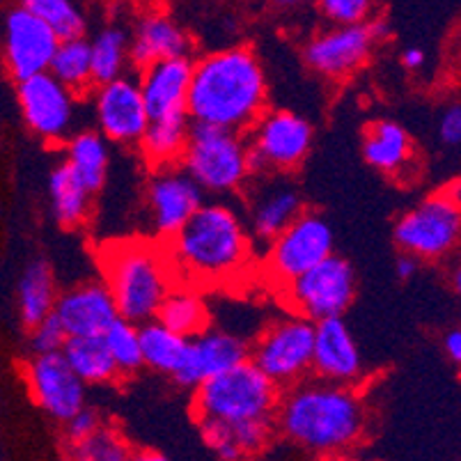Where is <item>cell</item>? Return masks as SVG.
<instances>
[{"instance_id": "cell-1", "label": "cell", "mask_w": 461, "mask_h": 461, "mask_svg": "<svg viewBox=\"0 0 461 461\" xmlns=\"http://www.w3.org/2000/svg\"><path fill=\"white\" fill-rule=\"evenodd\" d=\"M269 102L262 60L249 46H228L193 60L186 115L191 124L244 133Z\"/></svg>"}, {"instance_id": "cell-2", "label": "cell", "mask_w": 461, "mask_h": 461, "mask_svg": "<svg viewBox=\"0 0 461 461\" xmlns=\"http://www.w3.org/2000/svg\"><path fill=\"white\" fill-rule=\"evenodd\" d=\"M274 425L287 441L305 452L335 459L363 441L367 409L351 385L305 376L287 385V393L280 395Z\"/></svg>"}, {"instance_id": "cell-3", "label": "cell", "mask_w": 461, "mask_h": 461, "mask_svg": "<svg viewBox=\"0 0 461 461\" xmlns=\"http://www.w3.org/2000/svg\"><path fill=\"white\" fill-rule=\"evenodd\" d=\"M175 280L193 287L225 285L244 276L253 258V234L225 203H203L175 237L163 241Z\"/></svg>"}, {"instance_id": "cell-4", "label": "cell", "mask_w": 461, "mask_h": 461, "mask_svg": "<svg viewBox=\"0 0 461 461\" xmlns=\"http://www.w3.org/2000/svg\"><path fill=\"white\" fill-rule=\"evenodd\" d=\"M102 264L104 283L115 301L117 314L131 324L154 320L167 292L175 287L166 249L142 239L106 249Z\"/></svg>"}, {"instance_id": "cell-5", "label": "cell", "mask_w": 461, "mask_h": 461, "mask_svg": "<svg viewBox=\"0 0 461 461\" xmlns=\"http://www.w3.org/2000/svg\"><path fill=\"white\" fill-rule=\"evenodd\" d=\"M278 400V385L249 358L195 385L193 411L198 422L239 425L249 420H274Z\"/></svg>"}, {"instance_id": "cell-6", "label": "cell", "mask_w": 461, "mask_h": 461, "mask_svg": "<svg viewBox=\"0 0 461 461\" xmlns=\"http://www.w3.org/2000/svg\"><path fill=\"white\" fill-rule=\"evenodd\" d=\"M179 167L203 188V193L228 195L244 188L253 177L249 140L230 129L191 124Z\"/></svg>"}, {"instance_id": "cell-7", "label": "cell", "mask_w": 461, "mask_h": 461, "mask_svg": "<svg viewBox=\"0 0 461 461\" xmlns=\"http://www.w3.org/2000/svg\"><path fill=\"white\" fill-rule=\"evenodd\" d=\"M461 237L459 184L431 193L395 223V244L402 253L422 262L443 259L456 249Z\"/></svg>"}, {"instance_id": "cell-8", "label": "cell", "mask_w": 461, "mask_h": 461, "mask_svg": "<svg viewBox=\"0 0 461 461\" xmlns=\"http://www.w3.org/2000/svg\"><path fill=\"white\" fill-rule=\"evenodd\" d=\"M249 154L253 175L292 173L312 148V127L294 111H264L249 129Z\"/></svg>"}, {"instance_id": "cell-9", "label": "cell", "mask_w": 461, "mask_h": 461, "mask_svg": "<svg viewBox=\"0 0 461 461\" xmlns=\"http://www.w3.org/2000/svg\"><path fill=\"white\" fill-rule=\"evenodd\" d=\"M314 321L301 314H285L271 321L250 345V360L278 388L305 379L312 366Z\"/></svg>"}, {"instance_id": "cell-10", "label": "cell", "mask_w": 461, "mask_h": 461, "mask_svg": "<svg viewBox=\"0 0 461 461\" xmlns=\"http://www.w3.org/2000/svg\"><path fill=\"white\" fill-rule=\"evenodd\" d=\"M283 289L287 308L305 320L321 321L342 317L356 299L354 267L333 253Z\"/></svg>"}, {"instance_id": "cell-11", "label": "cell", "mask_w": 461, "mask_h": 461, "mask_svg": "<svg viewBox=\"0 0 461 461\" xmlns=\"http://www.w3.org/2000/svg\"><path fill=\"white\" fill-rule=\"evenodd\" d=\"M269 244V253L264 258L267 276L271 283L285 287L312 269L314 264L333 255V230L324 216L303 212Z\"/></svg>"}, {"instance_id": "cell-12", "label": "cell", "mask_w": 461, "mask_h": 461, "mask_svg": "<svg viewBox=\"0 0 461 461\" xmlns=\"http://www.w3.org/2000/svg\"><path fill=\"white\" fill-rule=\"evenodd\" d=\"M16 83V102L28 129L44 142H65L77 124L78 95L49 71Z\"/></svg>"}, {"instance_id": "cell-13", "label": "cell", "mask_w": 461, "mask_h": 461, "mask_svg": "<svg viewBox=\"0 0 461 461\" xmlns=\"http://www.w3.org/2000/svg\"><path fill=\"white\" fill-rule=\"evenodd\" d=\"M92 106H95L96 131L108 142L138 148L149 124V115L136 78L124 74L120 78L95 86Z\"/></svg>"}, {"instance_id": "cell-14", "label": "cell", "mask_w": 461, "mask_h": 461, "mask_svg": "<svg viewBox=\"0 0 461 461\" xmlns=\"http://www.w3.org/2000/svg\"><path fill=\"white\" fill-rule=\"evenodd\" d=\"M375 44L376 37L370 21L354 26H330L329 31L317 32L305 44L303 58L314 74L329 81H342L366 67Z\"/></svg>"}, {"instance_id": "cell-15", "label": "cell", "mask_w": 461, "mask_h": 461, "mask_svg": "<svg viewBox=\"0 0 461 461\" xmlns=\"http://www.w3.org/2000/svg\"><path fill=\"white\" fill-rule=\"evenodd\" d=\"M149 225L161 241L182 230L204 203V193L179 166L157 167L145 191Z\"/></svg>"}, {"instance_id": "cell-16", "label": "cell", "mask_w": 461, "mask_h": 461, "mask_svg": "<svg viewBox=\"0 0 461 461\" xmlns=\"http://www.w3.org/2000/svg\"><path fill=\"white\" fill-rule=\"evenodd\" d=\"M60 37L21 3L5 21V62L14 81L49 71Z\"/></svg>"}, {"instance_id": "cell-17", "label": "cell", "mask_w": 461, "mask_h": 461, "mask_svg": "<svg viewBox=\"0 0 461 461\" xmlns=\"http://www.w3.org/2000/svg\"><path fill=\"white\" fill-rule=\"evenodd\" d=\"M26 384L32 400L53 420H69L86 406V384L74 375L60 351L35 354L26 367Z\"/></svg>"}, {"instance_id": "cell-18", "label": "cell", "mask_w": 461, "mask_h": 461, "mask_svg": "<svg viewBox=\"0 0 461 461\" xmlns=\"http://www.w3.org/2000/svg\"><path fill=\"white\" fill-rule=\"evenodd\" d=\"M310 372L321 381L351 388L366 379V360L360 354L358 339L342 317L314 321Z\"/></svg>"}, {"instance_id": "cell-19", "label": "cell", "mask_w": 461, "mask_h": 461, "mask_svg": "<svg viewBox=\"0 0 461 461\" xmlns=\"http://www.w3.org/2000/svg\"><path fill=\"white\" fill-rule=\"evenodd\" d=\"M250 358V342L244 335L228 329L207 326L203 333L188 339L184 363L175 372L173 379L184 388H195L203 381L230 370V367Z\"/></svg>"}, {"instance_id": "cell-20", "label": "cell", "mask_w": 461, "mask_h": 461, "mask_svg": "<svg viewBox=\"0 0 461 461\" xmlns=\"http://www.w3.org/2000/svg\"><path fill=\"white\" fill-rule=\"evenodd\" d=\"M53 317L60 321L67 338L102 335L120 317L104 280H87L58 294Z\"/></svg>"}, {"instance_id": "cell-21", "label": "cell", "mask_w": 461, "mask_h": 461, "mask_svg": "<svg viewBox=\"0 0 461 461\" xmlns=\"http://www.w3.org/2000/svg\"><path fill=\"white\" fill-rule=\"evenodd\" d=\"M191 74V56L166 58V60H157L152 65L140 67V78H136V81L138 87H140L149 120L186 115Z\"/></svg>"}, {"instance_id": "cell-22", "label": "cell", "mask_w": 461, "mask_h": 461, "mask_svg": "<svg viewBox=\"0 0 461 461\" xmlns=\"http://www.w3.org/2000/svg\"><path fill=\"white\" fill-rule=\"evenodd\" d=\"M191 41L184 28L163 12H149L136 23L129 37V60L136 67L152 65L166 58L188 56Z\"/></svg>"}, {"instance_id": "cell-23", "label": "cell", "mask_w": 461, "mask_h": 461, "mask_svg": "<svg viewBox=\"0 0 461 461\" xmlns=\"http://www.w3.org/2000/svg\"><path fill=\"white\" fill-rule=\"evenodd\" d=\"M301 213H303V198L292 184H269L255 195L250 204V234L258 241H271Z\"/></svg>"}, {"instance_id": "cell-24", "label": "cell", "mask_w": 461, "mask_h": 461, "mask_svg": "<svg viewBox=\"0 0 461 461\" xmlns=\"http://www.w3.org/2000/svg\"><path fill=\"white\" fill-rule=\"evenodd\" d=\"M363 157L385 175H400L413 161V140L395 120H376L363 136Z\"/></svg>"}, {"instance_id": "cell-25", "label": "cell", "mask_w": 461, "mask_h": 461, "mask_svg": "<svg viewBox=\"0 0 461 461\" xmlns=\"http://www.w3.org/2000/svg\"><path fill=\"white\" fill-rule=\"evenodd\" d=\"M65 163L95 195L104 188L111 166L108 140L96 129H83L65 140Z\"/></svg>"}, {"instance_id": "cell-26", "label": "cell", "mask_w": 461, "mask_h": 461, "mask_svg": "<svg viewBox=\"0 0 461 461\" xmlns=\"http://www.w3.org/2000/svg\"><path fill=\"white\" fill-rule=\"evenodd\" d=\"M188 129L191 120L188 115H173L149 120L148 129L142 133L138 148H140L142 158L148 161L149 167H170L179 166L184 148H186Z\"/></svg>"}, {"instance_id": "cell-27", "label": "cell", "mask_w": 461, "mask_h": 461, "mask_svg": "<svg viewBox=\"0 0 461 461\" xmlns=\"http://www.w3.org/2000/svg\"><path fill=\"white\" fill-rule=\"evenodd\" d=\"M154 320L188 339L212 326L207 301L193 285H175L163 299Z\"/></svg>"}, {"instance_id": "cell-28", "label": "cell", "mask_w": 461, "mask_h": 461, "mask_svg": "<svg viewBox=\"0 0 461 461\" xmlns=\"http://www.w3.org/2000/svg\"><path fill=\"white\" fill-rule=\"evenodd\" d=\"M49 200L53 218L62 228H81L90 216L92 193L65 161L58 163L49 175Z\"/></svg>"}, {"instance_id": "cell-29", "label": "cell", "mask_w": 461, "mask_h": 461, "mask_svg": "<svg viewBox=\"0 0 461 461\" xmlns=\"http://www.w3.org/2000/svg\"><path fill=\"white\" fill-rule=\"evenodd\" d=\"M60 354L65 356V360L69 363L74 375L86 385L111 384V381H115L120 376L102 335L67 338Z\"/></svg>"}, {"instance_id": "cell-30", "label": "cell", "mask_w": 461, "mask_h": 461, "mask_svg": "<svg viewBox=\"0 0 461 461\" xmlns=\"http://www.w3.org/2000/svg\"><path fill=\"white\" fill-rule=\"evenodd\" d=\"M58 299L56 278L49 267V262L37 259L28 264L23 276L19 280V314L21 321L32 329L40 321H44L49 314H53V305Z\"/></svg>"}, {"instance_id": "cell-31", "label": "cell", "mask_w": 461, "mask_h": 461, "mask_svg": "<svg viewBox=\"0 0 461 461\" xmlns=\"http://www.w3.org/2000/svg\"><path fill=\"white\" fill-rule=\"evenodd\" d=\"M138 338H140L142 366L167 376L179 370L188 349V338L170 330L158 320H149L138 326Z\"/></svg>"}, {"instance_id": "cell-32", "label": "cell", "mask_w": 461, "mask_h": 461, "mask_svg": "<svg viewBox=\"0 0 461 461\" xmlns=\"http://www.w3.org/2000/svg\"><path fill=\"white\" fill-rule=\"evenodd\" d=\"M49 74L56 77L65 87H69L74 95H86L95 87L92 78V60H90V41L83 37H71L60 40L49 65Z\"/></svg>"}, {"instance_id": "cell-33", "label": "cell", "mask_w": 461, "mask_h": 461, "mask_svg": "<svg viewBox=\"0 0 461 461\" xmlns=\"http://www.w3.org/2000/svg\"><path fill=\"white\" fill-rule=\"evenodd\" d=\"M92 78L95 86L108 83L127 74L129 67V35L120 26H106L90 41Z\"/></svg>"}, {"instance_id": "cell-34", "label": "cell", "mask_w": 461, "mask_h": 461, "mask_svg": "<svg viewBox=\"0 0 461 461\" xmlns=\"http://www.w3.org/2000/svg\"><path fill=\"white\" fill-rule=\"evenodd\" d=\"M23 5L31 7L60 40L86 35V10L78 0H28Z\"/></svg>"}, {"instance_id": "cell-35", "label": "cell", "mask_w": 461, "mask_h": 461, "mask_svg": "<svg viewBox=\"0 0 461 461\" xmlns=\"http://www.w3.org/2000/svg\"><path fill=\"white\" fill-rule=\"evenodd\" d=\"M104 342L108 347L113 363H115L120 376L133 375L142 366V351H140V338H138V324L117 317L111 326L102 333Z\"/></svg>"}, {"instance_id": "cell-36", "label": "cell", "mask_w": 461, "mask_h": 461, "mask_svg": "<svg viewBox=\"0 0 461 461\" xmlns=\"http://www.w3.org/2000/svg\"><path fill=\"white\" fill-rule=\"evenodd\" d=\"M131 446L115 429H96L90 438L74 446V461H131Z\"/></svg>"}, {"instance_id": "cell-37", "label": "cell", "mask_w": 461, "mask_h": 461, "mask_svg": "<svg viewBox=\"0 0 461 461\" xmlns=\"http://www.w3.org/2000/svg\"><path fill=\"white\" fill-rule=\"evenodd\" d=\"M330 26H354L372 19L375 0H312Z\"/></svg>"}, {"instance_id": "cell-38", "label": "cell", "mask_w": 461, "mask_h": 461, "mask_svg": "<svg viewBox=\"0 0 461 461\" xmlns=\"http://www.w3.org/2000/svg\"><path fill=\"white\" fill-rule=\"evenodd\" d=\"M200 429H203L204 443H207L209 450L213 452L218 461H246V455L237 446V441H234L230 425L203 420L200 422Z\"/></svg>"}, {"instance_id": "cell-39", "label": "cell", "mask_w": 461, "mask_h": 461, "mask_svg": "<svg viewBox=\"0 0 461 461\" xmlns=\"http://www.w3.org/2000/svg\"><path fill=\"white\" fill-rule=\"evenodd\" d=\"M32 351L35 354H51V351H60L65 345L67 333L60 326V321L49 314L44 321H40L37 326H32Z\"/></svg>"}, {"instance_id": "cell-40", "label": "cell", "mask_w": 461, "mask_h": 461, "mask_svg": "<svg viewBox=\"0 0 461 461\" xmlns=\"http://www.w3.org/2000/svg\"><path fill=\"white\" fill-rule=\"evenodd\" d=\"M65 422H67V436H69L71 446L86 441V438H90L96 429H102L104 427L99 413H96L95 409H90V406L78 409L77 413Z\"/></svg>"}, {"instance_id": "cell-41", "label": "cell", "mask_w": 461, "mask_h": 461, "mask_svg": "<svg viewBox=\"0 0 461 461\" xmlns=\"http://www.w3.org/2000/svg\"><path fill=\"white\" fill-rule=\"evenodd\" d=\"M438 138L447 148H456L461 142V106L450 104L438 120Z\"/></svg>"}, {"instance_id": "cell-42", "label": "cell", "mask_w": 461, "mask_h": 461, "mask_svg": "<svg viewBox=\"0 0 461 461\" xmlns=\"http://www.w3.org/2000/svg\"><path fill=\"white\" fill-rule=\"evenodd\" d=\"M443 351H446V356L452 360V363L459 366L461 363V330L459 329H450L446 335H443Z\"/></svg>"}, {"instance_id": "cell-43", "label": "cell", "mask_w": 461, "mask_h": 461, "mask_svg": "<svg viewBox=\"0 0 461 461\" xmlns=\"http://www.w3.org/2000/svg\"><path fill=\"white\" fill-rule=\"evenodd\" d=\"M418 262H420V259H416V258H413V255L402 253L400 259H397V264H395L397 278H400V280H411V278H413V276L418 274Z\"/></svg>"}, {"instance_id": "cell-44", "label": "cell", "mask_w": 461, "mask_h": 461, "mask_svg": "<svg viewBox=\"0 0 461 461\" xmlns=\"http://www.w3.org/2000/svg\"><path fill=\"white\" fill-rule=\"evenodd\" d=\"M425 51L422 49H418V46H413V49H406L404 53H402V65L406 67V69H422L425 67Z\"/></svg>"}, {"instance_id": "cell-45", "label": "cell", "mask_w": 461, "mask_h": 461, "mask_svg": "<svg viewBox=\"0 0 461 461\" xmlns=\"http://www.w3.org/2000/svg\"><path fill=\"white\" fill-rule=\"evenodd\" d=\"M131 461H167V456L157 450H133Z\"/></svg>"}, {"instance_id": "cell-46", "label": "cell", "mask_w": 461, "mask_h": 461, "mask_svg": "<svg viewBox=\"0 0 461 461\" xmlns=\"http://www.w3.org/2000/svg\"><path fill=\"white\" fill-rule=\"evenodd\" d=\"M276 3H278L280 7H289V10H292V7L308 5V3H312V0H276Z\"/></svg>"}, {"instance_id": "cell-47", "label": "cell", "mask_w": 461, "mask_h": 461, "mask_svg": "<svg viewBox=\"0 0 461 461\" xmlns=\"http://www.w3.org/2000/svg\"><path fill=\"white\" fill-rule=\"evenodd\" d=\"M455 289H461V271L455 269Z\"/></svg>"}, {"instance_id": "cell-48", "label": "cell", "mask_w": 461, "mask_h": 461, "mask_svg": "<svg viewBox=\"0 0 461 461\" xmlns=\"http://www.w3.org/2000/svg\"><path fill=\"white\" fill-rule=\"evenodd\" d=\"M333 461H356V459H339V456H335Z\"/></svg>"}, {"instance_id": "cell-49", "label": "cell", "mask_w": 461, "mask_h": 461, "mask_svg": "<svg viewBox=\"0 0 461 461\" xmlns=\"http://www.w3.org/2000/svg\"><path fill=\"white\" fill-rule=\"evenodd\" d=\"M21 3H28V0H21Z\"/></svg>"}]
</instances>
